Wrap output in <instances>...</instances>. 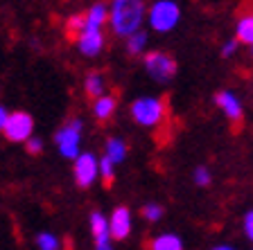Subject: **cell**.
Wrapping results in <instances>:
<instances>
[{
    "mask_svg": "<svg viewBox=\"0 0 253 250\" xmlns=\"http://www.w3.org/2000/svg\"><path fill=\"white\" fill-rule=\"evenodd\" d=\"M147 5L142 0H113L109 5V18L106 25L120 38H129L131 34L142 30L145 25Z\"/></svg>",
    "mask_w": 253,
    "mask_h": 250,
    "instance_id": "cell-1",
    "label": "cell"
},
{
    "mask_svg": "<svg viewBox=\"0 0 253 250\" xmlns=\"http://www.w3.org/2000/svg\"><path fill=\"white\" fill-rule=\"evenodd\" d=\"M129 115L138 126H145V129H152L158 126L165 120L168 108H165V102L161 97H154V95H145V97H138L131 102L129 106Z\"/></svg>",
    "mask_w": 253,
    "mask_h": 250,
    "instance_id": "cell-2",
    "label": "cell"
},
{
    "mask_svg": "<svg viewBox=\"0 0 253 250\" xmlns=\"http://www.w3.org/2000/svg\"><path fill=\"white\" fill-rule=\"evenodd\" d=\"M145 21L149 23L152 32L168 34V32H172L181 21L179 2H174V0H156V2H152V5L147 7Z\"/></svg>",
    "mask_w": 253,
    "mask_h": 250,
    "instance_id": "cell-3",
    "label": "cell"
},
{
    "mask_svg": "<svg viewBox=\"0 0 253 250\" xmlns=\"http://www.w3.org/2000/svg\"><path fill=\"white\" fill-rule=\"evenodd\" d=\"M82 136H84V122L79 117L68 120L54 133V144H57L59 153L68 160H77L82 153Z\"/></svg>",
    "mask_w": 253,
    "mask_h": 250,
    "instance_id": "cell-4",
    "label": "cell"
},
{
    "mask_svg": "<svg viewBox=\"0 0 253 250\" xmlns=\"http://www.w3.org/2000/svg\"><path fill=\"white\" fill-rule=\"evenodd\" d=\"M142 66L147 70V74L156 83H168L176 74V61L172 54L163 52V50H149L142 54Z\"/></svg>",
    "mask_w": 253,
    "mask_h": 250,
    "instance_id": "cell-5",
    "label": "cell"
},
{
    "mask_svg": "<svg viewBox=\"0 0 253 250\" xmlns=\"http://www.w3.org/2000/svg\"><path fill=\"white\" fill-rule=\"evenodd\" d=\"M2 133H5V138L9 142H27L32 138V133H34V120H32V115L23 113V110L9 113Z\"/></svg>",
    "mask_w": 253,
    "mask_h": 250,
    "instance_id": "cell-6",
    "label": "cell"
},
{
    "mask_svg": "<svg viewBox=\"0 0 253 250\" xmlns=\"http://www.w3.org/2000/svg\"><path fill=\"white\" fill-rule=\"evenodd\" d=\"M73 176H75V185L82 189L93 187L95 182L100 180V174H97V158L90 151H82L79 158L75 160L73 167Z\"/></svg>",
    "mask_w": 253,
    "mask_h": 250,
    "instance_id": "cell-7",
    "label": "cell"
},
{
    "mask_svg": "<svg viewBox=\"0 0 253 250\" xmlns=\"http://www.w3.org/2000/svg\"><path fill=\"white\" fill-rule=\"evenodd\" d=\"M109 221V235L113 241H122L126 237L131 235L133 230V216H131V210L129 208H116L111 216H106Z\"/></svg>",
    "mask_w": 253,
    "mask_h": 250,
    "instance_id": "cell-8",
    "label": "cell"
},
{
    "mask_svg": "<svg viewBox=\"0 0 253 250\" xmlns=\"http://www.w3.org/2000/svg\"><path fill=\"white\" fill-rule=\"evenodd\" d=\"M215 104L217 108L221 110V113L226 115V120L228 122H242L244 117V104H242V99L237 97L233 90H219V93L215 95Z\"/></svg>",
    "mask_w": 253,
    "mask_h": 250,
    "instance_id": "cell-9",
    "label": "cell"
},
{
    "mask_svg": "<svg viewBox=\"0 0 253 250\" xmlns=\"http://www.w3.org/2000/svg\"><path fill=\"white\" fill-rule=\"evenodd\" d=\"M75 43H77V50L84 54V57L93 59L104 50L106 36H104V32H100V30H84L75 38Z\"/></svg>",
    "mask_w": 253,
    "mask_h": 250,
    "instance_id": "cell-10",
    "label": "cell"
},
{
    "mask_svg": "<svg viewBox=\"0 0 253 250\" xmlns=\"http://www.w3.org/2000/svg\"><path fill=\"white\" fill-rule=\"evenodd\" d=\"M90 235H93L95 250H116L113 248V239L109 235V221L102 212L90 214Z\"/></svg>",
    "mask_w": 253,
    "mask_h": 250,
    "instance_id": "cell-11",
    "label": "cell"
},
{
    "mask_svg": "<svg viewBox=\"0 0 253 250\" xmlns=\"http://www.w3.org/2000/svg\"><path fill=\"white\" fill-rule=\"evenodd\" d=\"M106 18H109V5H104V2H93V5L84 11V30H100V32H104ZM84 30H82V32H84Z\"/></svg>",
    "mask_w": 253,
    "mask_h": 250,
    "instance_id": "cell-12",
    "label": "cell"
},
{
    "mask_svg": "<svg viewBox=\"0 0 253 250\" xmlns=\"http://www.w3.org/2000/svg\"><path fill=\"white\" fill-rule=\"evenodd\" d=\"M95 104H93V115H95V120H100V122H106L113 117V113H116L118 108V99L113 97V95H102V97L93 99Z\"/></svg>",
    "mask_w": 253,
    "mask_h": 250,
    "instance_id": "cell-13",
    "label": "cell"
},
{
    "mask_svg": "<svg viewBox=\"0 0 253 250\" xmlns=\"http://www.w3.org/2000/svg\"><path fill=\"white\" fill-rule=\"evenodd\" d=\"M149 250H185V246L179 235L163 232V235H156L149 241Z\"/></svg>",
    "mask_w": 253,
    "mask_h": 250,
    "instance_id": "cell-14",
    "label": "cell"
},
{
    "mask_svg": "<svg viewBox=\"0 0 253 250\" xmlns=\"http://www.w3.org/2000/svg\"><path fill=\"white\" fill-rule=\"evenodd\" d=\"M126 153H129V146H126V142L122 140V138H109V140H106L104 158H109L113 165H120L126 158Z\"/></svg>",
    "mask_w": 253,
    "mask_h": 250,
    "instance_id": "cell-15",
    "label": "cell"
},
{
    "mask_svg": "<svg viewBox=\"0 0 253 250\" xmlns=\"http://www.w3.org/2000/svg\"><path fill=\"white\" fill-rule=\"evenodd\" d=\"M84 90H86V95H88L90 99H97V97H102V95H106L104 93L106 90L104 74L102 72H88L86 74V79H84Z\"/></svg>",
    "mask_w": 253,
    "mask_h": 250,
    "instance_id": "cell-16",
    "label": "cell"
},
{
    "mask_svg": "<svg viewBox=\"0 0 253 250\" xmlns=\"http://www.w3.org/2000/svg\"><path fill=\"white\" fill-rule=\"evenodd\" d=\"M126 43V54H131V57H142V54L147 52V45H149V34L147 32H136L131 34L129 38H125Z\"/></svg>",
    "mask_w": 253,
    "mask_h": 250,
    "instance_id": "cell-17",
    "label": "cell"
},
{
    "mask_svg": "<svg viewBox=\"0 0 253 250\" xmlns=\"http://www.w3.org/2000/svg\"><path fill=\"white\" fill-rule=\"evenodd\" d=\"M235 41L237 43H247L253 47V14L242 16L235 23Z\"/></svg>",
    "mask_w": 253,
    "mask_h": 250,
    "instance_id": "cell-18",
    "label": "cell"
},
{
    "mask_svg": "<svg viewBox=\"0 0 253 250\" xmlns=\"http://www.w3.org/2000/svg\"><path fill=\"white\" fill-rule=\"evenodd\" d=\"M34 244H37L39 250H61V241L52 232H39Z\"/></svg>",
    "mask_w": 253,
    "mask_h": 250,
    "instance_id": "cell-19",
    "label": "cell"
},
{
    "mask_svg": "<svg viewBox=\"0 0 253 250\" xmlns=\"http://www.w3.org/2000/svg\"><path fill=\"white\" fill-rule=\"evenodd\" d=\"M97 174H100V178L106 182V185H111V182L116 180V165L104 156L97 158Z\"/></svg>",
    "mask_w": 253,
    "mask_h": 250,
    "instance_id": "cell-20",
    "label": "cell"
},
{
    "mask_svg": "<svg viewBox=\"0 0 253 250\" xmlns=\"http://www.w3.org/2000/svg\"><path fill=\"white\" fill-rule=\"evenodd\" d=\"M140 214L147 223H158V221L163 219L165 210H163V205H158V203H145L140 208Z\"/></svg>",
    "mask_w": 253,
    "mask_h": 250,
    "instance_id": "cell-21",
    "label": "cell"
},
{
    "mask_svg": "<svg viewBox=\"0 0 253 250\" xmlns=\"http://www.w3.org/2000/svg\"><path fill=\"white\" fill-rule=\"evenodd\" d=\"M82 30H84V14H73L68 18V23H66V32L73 38H77L82 34Z\"/></svg>",
    "mask_w": 253,
    "mask_h": 250,
    "instance_id": "cell-22",
    "label": "cell"
},
{
    "mask_svg": "<svg viewBox=\"0 0 253 250\" xmlns=\"http://www.w3.org/2000/svg\"><path fill=\"white\" fill-rule=\"evenodd\" d=\"M192 180H195L197 187H208L212 182V174L208 167H197L195 174H192Z\"/></svg>",
    "mask_w": 253,
    "mask_h": 250,
    "instance_id": "cell-23",
    "label": "cell"
},
{
    "mask_svg": "<svg viewBox=\"0 0 253 250\" xmlns=\"http://www.w3.org/2000/svg\"><path fill=\"white\" fill-rule=\"evenodd\" d=\"M25 149H27V153H30V156H39V153L43 151V140H41V138L32 136L30 140L25 142Z\"/></svg>",
    "mask_w": 253,
    "mask_h": 250,
    "instance_id": "cell-24",
    "label": "cell"
},
{
    "mask_svg": "<svg viewBox=\"0 0 253 250\" xmlns=\"http://www.w3.org/2000/svg\"><path fill=\"white\" fill-rule=\"evenodd\" d=\"M242 228H244V237L253 244V210H249L244 214V221H242Z\"/></svg>",
    "mask_w": 253,
    "mask_h": 250,
    "instance_id": "cell-25",
    "label": "cell"
},
{
    "mask_svg": "<svg viewBox=\"0 0 253 250\" xmlns=\"http://www.w3.org/2000/svg\"><path fill=\"white\" fill-rule=\"evenodd\" d=\"M237 47H240V43H237L235 38H228V41L221 45V59H231L233 54L237 52Z\"/></svg>",
    "mask_w": 253,
    "mask_h": 250,
    "instance_id": "cell-26",
    "label": "cell"
},
{
    "mask_svg": "<svg viewBox=\"0 0 253 250\" xmlns=\"http://www.w3.org/2000/svg\"><path fill=\"white\" fill-rule=\"evenodd\" d=\"M7 117H9V110H7L5 106L0 104V131L5 129V122H7Z\"/></svg>",
    "mask_w": 253,
    "mask_h": 250,
    "instance_id": "cell-27",
    "label": "cell"
},
{
    "mask_svg": "<svg viewBox=\"0 0 253 250\" xmlns=\"http://www.w3.org/2000/svg\"><path fill=\"white\" fill-rule=\"evenodd\" d=\"M211 250H235L233 246H228V244H219V246H212Z\"/></svg>",
    "mask_w": 253,
    "mask_h": 250,
    "instance_id": "cell-28",
    "label": "cell"
},
{
    "mask_svg": "<svg viewBox=\"0 0 253 250\" xmlns=\"http://www.w3.org/2000/svg\"><path fill=\"white\" fill-rule=\"evenodd\" d=\"M251 54H253V50H251Z\"/></svg>",
    "mask_w": 253,
    "mask_h": 250,
    "instance_id": "cell-29",
    "label": "cell"
}]
</instances>
